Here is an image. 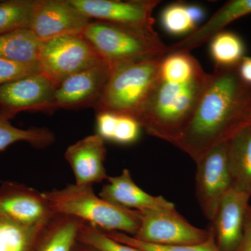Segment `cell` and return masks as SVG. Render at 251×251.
Returning <instances> with one entry per match:
<instances>
[{
    "label": "cell",
    "instance_id": "6da1fadb",
    "mask_svg": "<svg viewBox=\"0 0 251 251\" xmlns=\"http://www.w3.org/2000/svg\"><path fill=\"white\" fill-rule=\"evenodd\" d=\"M211 77L189 52L163 54L152 92L136 118L142 128L175 145L192 119Z\"/></svg>",
    "mask_w": 251,
    "mask_h": 251
},
{
    "label": "cell",
    "instance_id": "7a4b0ae2",
    "mask_svg": "<svg viewBox=\"0 0 251 251\" xmlns=\"http://www.w3.org/2000/svg\"><path fill=\"white\" fill-rule=\"evenodd\" d=\"M237 67L215 69L192 119L175 144L195 163L251 127V86L243 82Z\"/></svg>",
    "mask_w": 251,
    "mask_h": 251
},
{
    "label": "cell",
    "instance_id": "3957f363",
    "mask_svg": "<svg viewBox=\"0 0 251 251\" xmlns=\"http://www.w3.org/2000/svg\"><path fill=\"white\" fill-rule=\"evenodd\" d=\"M54 214L73 216L106 232L115 231L134 237L141 213L115 205L97 196L92 185L69 184L44 192Z\"/></svg>",
    "mask_w": 251,
    "mask_h": 251
},
{
    "label": "cell",
    "instance_id": "277c9868",
    "mask_svg": "<svg viewBox=\"0 0 251 251\" xmlns=\"http://www.w3.org/2000/svg\"><path fill=\"white\" fill-rule=\"evenodd\" d=\"M163 56L137 59L112 67L101 95L93 107L96 113L110 112L136 119L152 92Z\"/></svg>",
    "mask_w": 251,
    "mask_h": 251
},
{
    "label": "cell",
    "instance_id": "5b68a950",
    "mask_svg": "<svg viewBox=\"0 0 251 251\" xmlns=\"http://www.w3.org/2000/svg\"><path fill=\"white\" fill-rule=\"evenodd\" d=\"M82 35L99 57L112 68L168 52V46L154 29L95 21L87 25Z\"/></svg>",
    "mask_w": 251,
    "mask_h": 251
},
{
    "label": "cell",
    "instance_id": "8992f818",
    "mask_svg": "<svg viewBox=\"0 0 251 251\" xmlns=\"http://www.w3.org/2000/svg\"><path fill=\"white\" fill-rule=\"evenodd\" d=\"M100 60L82 34H67L44 42L38 65L57 88L71 75Z\"/></svg>",
    "mask_w": 251,
    "mask_h": 251
},
{
    "label": "cell",
    "instance_id": "52a82bcc",
    "mask_svg": "<svg viewBox=\"0 0 251 251\" xmlns=\"http://www.w3.org/2000/svg\"><path fill=\"white\" fill-rule=\"evenodd\" d=\"M229 142L221 144L196 162V195L202 214L212 221L220 202L232 186Z\"/></svg>",
    "mask_w": 251,
    "mask_h": 251
},
{
    "label": "cell",
    "instance_id": "ba28073f",
    "mask_svg": "<svg viewBox=\"0 0 251 251\" xmlns=\"http://www.w3.org/2000/svg\"><path fill=\"white\" fill-rule=\"evenodd\" d=\"M141 222L134 236L142 242L158 245L200 244L211 234L210 228L193 226L175 208L140 211Z\"/></svg>",
    "mask_w": 251,
    "mask_h": 251
},
{
    "label": "cell",
    "instance_id": "9c48e42d",
    "mask_svg": "<svg viewBox=\"0 0 251 251\" xmlns=\"http://www.w3.org/2000/svg\"><path fill=\"white\" fill-rule=\"evenodd\" d=\"M112 69L111 66L102 59L63 81L56 88L50 112L57 109L94 107L101 95Z\"/></svg>",
    "mask_w": 251,
    "mask_h": 251
},
{
    "label": "cell",
    "instance_id": "30bf717a",
    "mask_svg": "<svg viewBox=\"0 0 251 251\" xmlns=\"http://www.w3.org/2000/svg\"><path fill=\"white\" fill-rule=\"evenodd\" d=\"M55 90L40 72L0 85V113L10 120L21 112H50Z\"/></svg>",
    "mask_w": 251,
    "mask_h": 251
},
{
    "label": "cell",
    "instance_id": "8fae6325",
    "mask_svg": "<svg viewBox=\"0 0 251 251\" xmlns=\"http://www.w3.org/2000/svg\"><path fill=\"white\" fill-rule=\"evenodd\" d=\"M91 21L69 0H35L29 29L45 42L67 34H82Z\"/></svg>",
    "mask_w": 251,
    "mask_h": 251
},
{
    "label": "cell",
    "instance_id": "7c38bea8",
    "mask_svg": "<svg viewBox=\"0 0 251 251\" xmlns=\"http://www.w3.org/2000/svg\"><path fill=\"white\" fill-rule=\"evenodd\" d=\"M91 20L124 25L140 29H153V10L157 0H69Z\"/></svg>",
    "mask_w": 251,
    "mask_h": 251
},
{
    "label": "cell",
    "instance_id": "4fadbf2b",
    "mask_svg": "<svg viewBox=\"0 0 251 251\" xmlns=\"http://www.w3.org/2000/svg\"><path fill=\"white\" fill-rule=\"evenodd\" d=\"M54 215L44 193L13 181H5L0 187V216L28 226H38Z\"/></svg>",
    "mask_w": 251,
    "mask_h": 251
},
{
    "label": "cell",
    "instance_id": "5bb4252c",
    "mask_svg": "<svg viewBox=\"0 0 251 251\" xmlns=\"http://www.w3.org/2000/svg\"><path fill=\"white\" fill-rule=\"evenodd\" d=\"M251 195L232 186L220 202L210 227L221 251H235L242 241Z\"/></svg>",
    "mask_w": 251,
    "mask_h": 251
},
{
    "label": "cell",
    "instance_id": "9a60e30c",
    "mask_svg": "<svg viewBox=\"0 0 251 251\" xmlns=\"http://www.w3.org/2000/svg\"><path fill=\"white\" fill-rule=\"evenodd\" d=\"M106 153L105 140L97 133L70 145L64 156L75 176V184L93 185L108 179L104 166Z\"/></svg>",
    "mask_w": 251,
    "mask_h": 251
},
{
    "label": "cell",
    "instance_id": "2e32d148",
    "mask_svg": "<svg viewBox=\"0 0 251 251\" xmlns=\"http://www.w3.org/2000/svg\"><path fill=\"white\" fill-rule=\"evenodd\" d=\"M99 196L115 205L140 211L173 209L175 204L163 196L145 192L131 177L129 170L124 169L118 176H108Z\"/></svg>",
    "mask_w": 251,
    "mask_h": 251
},
{
    "label": "cell",
    "instance_id": "e0dca14e",
    "mask_svg": "<svg viewBox=\"0 0 251 251\" xmlns=\"http://www.w3.org/2000/svg\"><path fill=\"white\" fill-rule=\"evenodd\" d=\"M251 14V0H232L227 1L201 27L186 36L184 40L168 47V52H189L204 43L210 41L227 25L239 18Z\"/></svg>",
    "mask_w": 251,
    "mask_h": 251
},
{
    "label": "cell",
    "instance_id": "ac0fdd59",
    "mask_svg": "<svg viewBox=\"0 0 251 251\" xmlns=\"http://www.w3.org/2000/svg\"><path fill=\"white\" fill-rule=\"evenodd\" d=\"M83 223L73 216L54 214L41 227L30 251H72Z\"/></svg>",
    "mask_w": 251,
    "mask_h": 251
},
{
    "label": "cell",
    "instance_id": "d6986e66",
    "mask_svg": "<svg viewBox=\"0 0 251 251\" xmlns=\"http://www.w3.org/2000/svg\"><path fill=\"white\" fill-rule=\"evenodd\" d=\"M43 44L29 29L11 31L0 36V57L20 64L38 65Z\"/></svg>",
    "mask_w": 251,
    "mask_h": 251
},
{
    "label": "cell",
    "instance_id": "ffe728a7",
    "mask_svg": "<svg viewBox=\"0 0 251 251\" xmlns=\"http://www.w3.org/2000/svg\"><path fill=\"white\" fill-rule=\"evenodd\" d=\"M228 163L232 186L251 196V127L229 142Z\"/></svg>",
    "mask_w": 251,
    "mask_h": 251
},
{
    "label": "cell",
    "instance_id": "44dd1931",
    "mask_svg": "<svg viewBox=\"0 0 251 251\" xmlns=\"http://www.w3.org/2000/svg\"><path fill=\"white\" fill-rule=\"evenodd\" d=\"M246 52L245 42L234 31H221L213 37L209 44V53L216 69L237 67L246 57Z\"/></svg>",
    "mask_w": 251,
    "mask_h": 251
},
{
    "label": "cell",
    "instance_id": "7402d4cb",
    "mask_svg": "<svg viewBox=\"0 0 251 251\" xmlns=\"http://www.w3.org/2000/svg\"><path fill=\"white\" fill-rule=\"evenodd\" d=\"M46 223L28 226L0 216V251H30Z\"/></svg>",
    "mask_w": 251,
    "mask_h": 251
},
{
    "label": "cell",
    "instance_id": "603a6c76",
    "mask_svg": "<svg viewBox=\"0 0 251 251\" xmlns=\"http://www.w3.org/2000/svg\"><path fill=\"white\" fill-rule=\"evenodd\" d=\"M21 141L29 143L34 148L44 149L54 143L55 136L47 128H16L0 113V151H4L12 144Z\"/></svg>",
    "mask_w": 251,
    "mask_h": 251
},
{
    "label": "cell",
    "instance_id": "cb8c5ba5",
    "mask_svg": "<svg viewBox=\"0 0 251 251\" xmlns=\"http://www.w3.org/2000/svg\"><path fill=\"white\" fill-rule=\"evenodd\" d=\"M35 0L0 1V36L21 29H29Z\"/></svg>",
    "mask_w": 251,
    "mask_h": 251
},
{
    "label": "cell",
    "instance_id": "d4e9b609",
    "mask_svg": "<svg viewBox=\"0 0 251 251\" xmlns=\"http://www.w3.org/2000/svg\"><path fill=\"white\" fill-rule=\"evenodd\" d=\"M162 27L173 36L189 35L198 26L190 12L189 4L175 2L168 5L161 14Z\"/></svg>",
    "mask_w": 251,
    "mask_h": 251
},
{
    "label": "cell",
    "instance_id": "484cf974",
    "mask_svg": "<svg viewBox=\"0 0 251 251\" xmlns=\"http://www.w3.org/2000/svg\"><path fill=\"white\" fill-rule=\"evenodd\" d=\"M103 232L114 240L126 245L137 248L142 251H221L216 244L211 230L210 236L204 242L186 245H158L142 242L132 236L120 232Z\"/></svg>",
    "mask_w": 251,
    "mask_h": 251
},
{
    "label": "cell",
    "instance_id": "4316f807",
    "mask_svg": "<svg viewBox=\"0 0 251 251\" xmlns=\"http://www.w3.org/2000/svg\"><path fill=\"white\" fill-rule=\"evenodd\" d=\"M77 242L93 248L97 251H142L109 237L102 229L84 222L81 226Z\"/></svg>",
    "mask_w": 251,
    "mask_h": 251
},
{
    "label": "cell",
    "instance_id": "83f0119b",
    "mask_svg": "<svg viewBox=\"0 0 251 251\" xmlns=\"http://www.w3.org/2000/svg\"><path fill=\"white\" fill-rule=\"evenodd\" d=\"M141 128L134 117L118 114L112 142L121 145L134 143L139 138Z\"/></svg>",
    "mask_w": 251,
    "mask_h": 251
},
{
    "label": "cell",
    "instance_id": "f1b7e54d",
    "mask_svg": "<svg viewBox=\"0 0 251 251\" xmlns=\"http://www.w3.org/2000/svg\"><path fill=\"white\" fill-rule=\"evenodd\" d=\"M39 72L38 65L20 64L0 57V85Z\"/></svg>",
    "mask_w": 251,
    "mask_h": 251
},
{
    "label": "cell",
    "instance_id": "f546056e",
    "mask_svg": "<svg viewBox=\"0 0 251 251\" xmlns=\"http://www.w3.org/2000/svg\"><path fill=\"white\" fill-rule=\"evenodd\" d=\"M118 114L110 112L97 113V134L104 140L112 141Z\"/></svg>",
    "mask_w": 251,
    "mask_h": 251
},
{
    "label": "cell",
    "instance_id": "4dcf8cb0",
    "mask_svg": "<svg viewBox=\"0 0 251 251\" xmlns=\"http://www.w3.org/2000/svg\"><path fill=\"white\" fill-rule=\"evenodd\" d=\"M235 251H251V204L246 214L242 241Z\"/></svg>",
    "mask_w": 251,
    "mask_h": 251
},
{
    "label": "cell",
    "instance_id": "1f68e13d",
    "mask_svg": "<svg viewBox=\"0 0 251 251\" xmlns=\"http://www.w3.org/2000/svg\"><path fill=\"white\" fill-rule=\"evenodd\" d=\"M237 71L243 82L251 86V57L246 56L238 66Z\"/></svg>",
    "mask_w": 251,
    "mask_h": 251
},
{
    "label": "cell",
    "instance_id": "d6a6232c",
    "mask_svg": "<svg viewBox=\"0 0 251 251\" xmlns=\"http://www.w3.org/2000/svg\"><path fill=\"white\" fill-rule=\"evenodd\" d=\"M72 251H97L93 248L89 247V246L85 245V244H81V243L77 242L75 245L74 246V249Z\"/></svg>",
    "mask_w": 251,
    "mask_h": 251
}]
</instances>
